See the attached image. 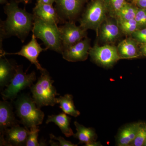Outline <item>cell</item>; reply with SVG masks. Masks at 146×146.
<instances>
[{"mask_svg": "<svg viewBox=\"0 0 146 146\" xmlns=\"http://www.w3.org/2000/svg\"><path fill=\"white\" fill-rule=\"evenodd\" d=\"M89 55L97 65L105 68L112 67L118 60L121 59L118 53L117 46L111 44L102 46L96 44L91 48Z\"/></svg>", "mask_w": 146, "mask_h": 146, "instance_id": "obj_7", "label": "cell"}, {"mask_svg": "<svg viewBox=\"0 0 146 146\" xmlns=\"http://www.w3.org/2000/svg\"><path fill=\"white\" fill-rule=\"evenodd\" d=\"M115 21L106 18L100 27V39L106 44H112L120 36L121 30L117 22Z\"/></svg>", "mask_w": 146, "mask_h": 146, "instance_id": "obj_12", "label": "cell"}, {"mask_svg": "<svg viewBox=\"0 0 146 146\" xmlns=\"http://www.w3.org/2000/svg\"><path fill=\"white\" fill-rule=\"evenodd\" d=\"M32 31L36 38L43 41L46 50L62 53L63 47L60 29L57 24L48 23L34 16Z\"/></svg>", "mask_w": 146, "mask_h": 146, "instance_id": "obj_4", "label": "cell"}, {"mask_svg": "<svg viewBox=\"0 0 146 146\" xmlns=\"http://www.w3.org/2000/svg\"><path fill=\"white\" fill-rule=\"evenodd\" d=\"M15 106L16 114L20 119L19 122L25 127L29 129L42 124L44 114L29 95L22 94L19 96L15 102Z\"/></svg>", "mask_w": 146, "mask_h": 146, "instance_id": "obj_2", "label": "cell"}, {"mask_svg": "<svg viewBox=\"0 0 146 146\" xmlns=\"http://www.w3.org/2000/svg\"><path fill=\"white\" fill-rule=\"evenodd\" d=\"M108 14L115 18L118 11L127 2L126 0H104Z\"/></svg>", "mask_w": 146, "mask_h": 146, "instance_id": "obj_23", "label": "cell"}, {"mask_svg": "<svg viewBox=\"0 0 146 146\" xmlns=\"http://www.w3.org/2000/svg\"><path fill=\"white\" fill-rule=\"evenodd\" d=\"M54 2H55V0H37V3L45 4L52 5Z\"/></svg>", "mask_w": 146, "mask_h": 146, "instance_id": "obj_32", "label": "cell"}, {"mask_svg": "<svg viewBox=\"0 0 146 146\" xmlns=\"http://www.w3.org/2000/svg\"><path fill=\"white\" fill-rule=\"evenodd\" d=\"M7 18L2 24V35L16 36L22 39L32 30L34 15L28 13L15 2L7 4L5 7Z\"/></svg>", "mask_w": 146, "mask_h": 146, "instance_id": "obj_1", "label": "cell"}, {"mask_svg": "<svg viewBox=\"0 0 146 146\" xmlns=\"http://www.w3.org/2000/svg\"><path fill=\"white\" fill-rule=\"evenodd\" d=\"M0 2L1 4L5 3L7 2V0H0Z\"/></svg>", "mask_w": 146, "mask_h": 146, "instance_id": "obj_35", "label": "cell"}, {"mask_svg": "<svg viewBox=\"0 0 146 146\" xmlns=\"http://www.w3.org/2000/svg\"><path fill=\"white\" fill-rule=\"evenodd\" d=\"M41 75L35 84L31 86L32 98L37 107L53 106L56 104V96H59L52 79L46 70L42 71Z\"/></svg>", "mask_w": 146, "mask_h": 146, "instance_id": "obj_3", "label": "cell"}, {"mask_svg": "<svg viewBox=\"0 0 146 146\" xmlns=\"http://www.w3.org/2000/svg\"><path fill=\"white\" fill-rule=\"evenodd\" d=\"M139 44L146 43V27L138 30L131 35Z\"/></svg>", "mask_w": 146, "mask_h": 146, "instance_id": "obj_28", "label": "cell"}, {"mask_svg": "<svg viewBox=\"0 0 146 146\" xmlns=\"http://www.w3.org/2000/svg\"><path fill=\"white\" fill-rule=\"evenodd\" d=\"M138 8L133 3L127 2L118 11L115 19L117 23L135 19Z\"/></svg>", "mask_w": 146, "mask_h": 146, "instance_id": "obj_22", "label": "cell"}, {"mask_svg": "<svg viewBox=\"0 0 146 146\" xmlns=\"http://www.w3.org/2000/svg\"><path fill=\"white\" fill-rule=\"evenodd\" d=\"M74 125L77 133L74 134L73 136L78 139L79 143L86 145L97 141L98 136L94 128L85 127L77 121H75Z\"/></svg>", "mask_w": 146, "mask_h": 146, "instance_id": "obj_20", "label": "cell"}, {"mask_svg": "<svg viewBox=\"0 0 146 146\" xmlns=\"http://www.w3.org/2000/svg\"><path fill=\"white\" fill-rule=\"evenodd\" d=\"M13 111L12 105L7 100L0 102V134L2 135L6 129L18 124Z\"/></svg>", "mask_w": 146, "mask_h": 146, "instance_id": "obj_13", "label": "cell"}, {"mask_svg": "<svg viewBox=\"0 0 146 146\" xmlns=\"http://www.w3.org/2000/svg\"><path fill=\"white\" fill-rule=\"evenodd\" d=\"M139 122L131 123L120 129L116 137V145L118 146H130L136 137Z\"/></svg>", "mask_w": 146, "mask_h": 146, "instance_id": "obj_15", "label": "cell"}, {"mask_svg": "<svg viewBox=\"0 0 146 146\" xmlns=\"http://www.w3.org/2000/svg\"><path fill=\"white\" fill-rule=\"evenodd\" d=\"M59 29L63 50L80 42L86 36V30L72 22H67Z\"/></svg>", "mask_w": 146, "mask_h": 146, "instance_id": "obj_9", "label": "cell"}, {"mask_svg": "<svg viewBox=\"0 0 146 146\" xmlns=\"http://www.w3.org/2000/svg\"><path fill=\"white\" fill-rule=\"evenodd\" d=\"M55 2L63 16L70 19L80 12L84 0H55Z\"/></svg>", "mask_w": 146, "mask_h": 146, "instance_id": "obj_16", "label": "cell"}, {"mask_svg": "<svg viewBox=\"0 0 146 146\" xmlns=\"http://www.w3.org/2000/svg\"><path fill=\"white\" fill-rule=\"evenodd\" d=\"M45 50H46V48L44 49L41 47L36 41V36L33 33L31 40L27 45L22 47L19 52L12 53L3 52L1 53V56H5L6 54H16L21 56L29 60L32 64L35 65L37 70L42 72L46 69L42 68L37 58L40 53Z\"/></svg>", "mask_w": 146, "mask_h": 146, "instance_id": "obj_10", "label": "cell"}, {"mask_svg": "<svg viewBox=\"0 0 146 146\" xmlns=\"http://www.w3.org/2000/svg\"><path fill=\"white\" fill-rule=\"evenodd\" d=\"M29 130L26 146H42V144L39 143L38 141V133L39 131V127L35 126L31 127Z\"/></svg>", "mask_w": 146, "mask_h": 146, "instance_id": "obj_26", "label": "cell"}, {"mask_svg": "<svg viewBox=\"0 0 146 146\" xmlns=\"http://www.w3.org/2000/svg\"><path fill=\"white\" fill-rule=\"evenodd\" d=\"M56 104L60 105L59 107L67 115L75 117L80 115V112L76 109L72 95L67 94L63 96H60L59 98H56Z\"/></svg>", "mask_w": 146, "mask_h": 146, "instance_id": "obj_21", "label": "cell"}, {"mask_svg": "<svg viewBox=\"0 0 146 146\" xmlns=\"http://www.w3.org/2000/svg\"><path fill=\"white\" fill-rule=\"evenodd\" d=\"M132 3L138 8H146V0H133Z\"/></svg>", "mask_w": 146, "mask_h": 146, "instance_id": "obj_30", "label": "cell"}, {"mask_svg": "<svg viewBox=\"0 0 146 146\" xmlns=\"http://www.w3.org/2000/svg\"><path fill=\"white\" fill-rule=\"evenodd\" d=\"M144 146H146V141L145 143V145H144Z\"/></svg>", "mask_w": 146, "mask_h": 146, "instance_id": "obj_36", "label": "cell"}, {"mask_svg": "<svg viewBox=\"0 0 146 146\" xmlns=\"http://www.w3.org/2000/svg\"><path fill=\"white\" fill-rule=\"evenodd\" d=\"M90 39L84 38L63 50V58L69 62H78L86 60L91 49Z\"/></svg>", "mask_w": 146, "mask_h": 146, "instance_id": "obj_11", "label": "cell"}, {"mask_svg": "<svg viewBox=\"0 0 146 146\" xmlns=\"http://www.w3.org/2000/svg\"><path fill=\"white\" fill-rule=\"evenodd\" d=\"M21 1L23 2L25 4H27L29 3L31 1V0H20Z\"/></svg>", "mask_w": 146, "mask_h": 146, "instance_id": "obj_34", "label": "cell"}, {"mask_svg": "<svg viewBox=\"0 0 146 146\" xmlns=\"http://www.w3.org/2000/svg\"><path fill=\"white\" fill-rule=\"evenodd\" d=\"M50 138L52 139H54L58 141V145L60 146H77V145L73 144L70 141H66L63 137L61 136L56 137L52 134H50Z\"/></svg>", "mask_w": 146, "mask_h": 146, "instance_id": "obj_29", "label": "cell"}, {"mask_svg": "<svg viewBox=\"0 0 146 146\" xmlns=\"http://www.w3.org/2000/svg\"><path fill=\"white\" fill-rule=\"evenodd\" d=\"M16 65H13L7 58L1 57L0 60V86L1 89L7 87L15 72Z\"/></svg>", "mask_w": 146, "mask_h": 146, "instance_id": "obj_19", "label": "cell"}, {"mask_svg": "<svg viewBox=\"0 0 146 146\" xmlns=\"http://www.w3.org/2000/svg\"><path fill=\"white\" fill-rule=\"evenodd\" d=\"M146 141V123L139 122L136 137L130 146H144Z\"/></svg>", "mask_w": 146, "mask_h": 146, "instance_id": "obj_25", "label": "cell"}, {"mask_svg": "<svg viewBox=\"0 0 146 146\" xmlns=\"http://www.w3.org/2000/svg\"><path fill=\"white\" fill-rule=\"evenodd\" d=\"M117 48L121 59H132L140 57L139 44L132 37L124 39L118 44Z\"/></svg>", "mask_w": 146, "mask_h": 146, "instance_id": "obj_14", "label": "cell"}, {"mask_svg": "<svg viewBox=\"0 0 146 146\" xmlns=\"http://www.w3.org/2000/svg\"><path fill=\"white\" fill-rule=\"evenodd\" d=\"M118 24L121 32L126 35H131L135 32L141 29L135 19L119 22Z\"/></svg>", "mask_w": 146, "mask_h": 146, "instance_id": "obj_24", "label": "cell"}, {"mask_svg": "<svg viewBox=\"0 0 146 146\" xmlns=\"http://www.w3.org/2000/svg\"><path fill=\"white\" fill-rule=\"evenodd\" d=\"M63 112L58 115H50L48 116L46 123H54L66 137H69L73 136L74 133L70 127L71 118Z\"/></svg>", "mask_w": 146, "mask_h": 146, "instance_id": "obj_18", "label": "cell"}, {"mask_svg": "<svg viewBox=\"0 0 146 146\" xmlns=\"http://www.w3.org/2000/svg\"><path fill=\"white\" fill-rule=\"evenodd\" d=\"M33 12L35 16L48 23L57 24L59 21L57 13L52 5L37 3Z\"/></svg>", "mask_w": 146, "mask_h": 146, "instance_id": "obj_17", "label": "cell"}, {"mask_svg": "<svg viewBox=\"0 0 146 146\" xmlns=\"http://www.w3.org/2000/svg\"><path fill=\"white\" fill-rule=\"evenodd\" d=\"M108 14L104 0H93L87 6L80 20V27L84 29L93 30L98 33Z\"/></svg>", "mask_w": 146, "mask_h": 146, "instance_id": "obj_5", "label": "cell"}, {"mask_svg": "<svg viewBox=\"0 0 146 146\" xmlns=\"http://www.w3.org/2000/svg\"><path fill=\"white\" fill-rule=\"evenodd\" d=\"M36 79L35 72L27 74L23 72L22 66L16 65L15 73L10 83L5 90L1 92L3 100H13L22 90L32 86Z\"/></svg>", "mask_w": 146, "mask_h": 146, "instance_id": "obj_6", "label": "cell"}, {"mask_svg": "<svg viewBox=\"0 0 146 146\" xmlns=\"http://www.w3.org/2000/svg\"><path fill=\"white\" fill-rule=\"evenodd\" d=\"M139 54L140 57H146V43L139 44Z\"/></svg>", "mask_w": 146, "mask_h": 146, "instance_id": "obj_31", "label": "cell"}, {"mask_svg": "<svg viewBox=\"0 0 146 146\" xmlns=\"http://www.w3.org/2000/svg\"><path fill=\"white\" fill-rule=\"evenodd\" d=\"M145 9H146V8Z\"/></svg>", "mask_w": 146, "mask_h": 146, "instance_id": "obj_37", "label": "cell"}, {"mask_svg": "<svg viewBox=\"0 0 146 146\" xmlns=\"http://www.w3.org/2000/svg\"><path fill=\"white\" fill-rule=\"evenodd\" d=\"M29 131L19 124L11 127L1 135V146H26Z\"/></svg>", "mask_w": 146, "mask_h": 146, "instance_id": "obj_8", "label": "cell"}, {"mask_svg": "<svg viewBox=\"0 0 146 146\" xmlns=\"http://www.w3.org/2000/svg\"><path fill=\"white\" fill-rule=\"evenodd\" d=\"M135 20L141 29L146 27V9L138 7Z\"/></svg>", "mask_w": 146, "mask_h": 146, "instance_id": "obj_27", "label": "cell"}, {"mask_svg": "<svg viewBox=\"0 0 146 146\" xmlns=\"http://www.w3.org/2000/svg\"><path fill=\"white\" fill-rule=\"evenodd\" d=\"M84 146H102L101 144L99 142H97L96 141L91 142L89 143L86 144Z\"/></svg>", "mask_w": 146, "mask_h": 146, "instance_id": "obj_33", "label": "cell"}]
</instances>
